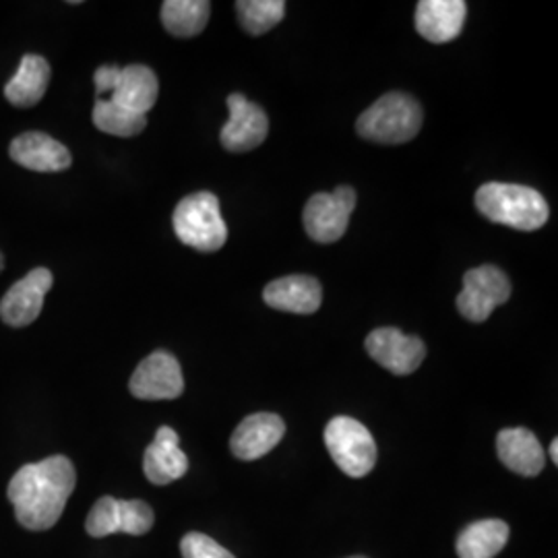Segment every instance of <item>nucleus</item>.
I'll return each instance as SVG.
<instances>
[{
    "mask_svg": "<svg viewBox=\"0 0 558 558\" xmlns=\"http://www.w3.org/2000/svg\"><path fill=\"white\" fill-rule=\"evenodd\" d=\"M75 484L77 474L71 459L52 456L23 465L9 482L7 495L21 525L44 532L57 525Z\"/></svg>",
    "mask_w": 558,
    "mask_h": 558,
    "instance_id": "nucleus-1",
    "label": "nucleus"
},
{
    "mask_svg": "<svg viewBox=\"0 0 558 558\" xmlns=\"http://www.w3.org/2000/svg\"><path fill=\"white\" fill-rule=\"evenodd\" d=\"M476 207L486 220L521 232L539 230L550 216V207L538 191L505 182L482 184L476 193Z\"/></svg>",
    "mask_w": 558,
    "mask_h": 558,
    "instance_id": "nucleus-2",
    "label": "nucleus"
},
{
    "mask_svg": "<svg viewBox=\"0 0 558 558\" xmlns=\"http://www.w3.org/2000/svg\"><path fill=\"white\" fill-rule=\"evenodd\" d=\"M422 129V108L408 94L391 92L360 114V137L383 145H399L414 140Z\"/></svg>",
    "mask_w": 558,
    "mask_h": 558,
    "instance_id": "nucleus-3",
    "label": "nucleus"
},
{
    "mask_svg": "<svg viewBox=\"0 0 558 558\" xmlns=\"http://www.w3.org/2000/svg\"><path fill=\"white\" fill-rule=\"evenodd\" d=\"M172 223L180 242L201 253H216L228 240L220 199L207 191L193 193L180 201Z\"/></svg>",
    "mask_w": 558,
    "mask_h": 558,
    "instance_id": "nucleus-4",
    "label": "nucleus"
},
{
    "mask_svg": "<svg viewBox=\"0 0 558 558\" xmlns=\"http://www.w3.org/2000/svg\"><path fill=\"white\" fill-rule=\"evenodd\" d=\"M325 445L339 470L350 478H364L377 463V442L368 428L350 416H338L325 428Z\"/></svg>",
    "mask_w": 558,
    "mask_h": 558,
    "instance_id": "nucleus-5",
    "label": "nucleus"
},
{
    "mask_svg": "<svg viewBox=\"0 0 558 558\" xmlns=\"http://www.w3.org/2000/svg\"><path fill=\"white\" fill-rule=\"evenodd\" d=\"M154 509L145 500H120L101 497L89 511L85 530L92 538L112 534L143 536L154 527Z\"/></svg>",
    "mask_w": 558,
    "mask_h": 558,
    "instance_id": "nucleus-6",
    "label": "nucleus"
},
{
    "mask_svg": "<svg viewBox=\"0 0 558 558\" xmlns=\"http://www.w3.org/2000/svg\"><path fill=\"white\" fill-rule=\"evenodd\" d=\"M511 296V281L495 265H482L463 276L458 311L472 323H484L493 311Z\"/></svg>",
    "mask_w": 558,
    "mask_h": 558,
    "instance_id": "nucleus-7",
    "label": "nucleus"
},
{
    "mask_svg": "<svg viewBox=\"0 0 558 558\" xmlns=\"http://www.w3.org/2000/svg\"><path fill=\"white\" fill-rule=\"evenodd\" d=\"M356 207V193L350 186H339L333 193H317L304 207V230L317 242L329 244L348 230L350 216Z\"/></svg>",
    "mask_w": 558,
    "mask_h": 558,
    "instance_id": "nucleus-8",
    "label": "nucleus"
},
{
    "mask_svg": "<svg viewBox=\"0 0 558 558\" xmlns=\"http://www.w3.org/2000/svg\"><path fill=\"white\" fill-rule=\"evenodd\" d=\"M364 345L371 359L398 377L412 375L426 359V345L422 339L405 336L396 327L375 329Z\"/></svg>",
    "mask_w": 558,
    "mask_h": 558,
    "instance_id": "nucleus-9",
    "label": "nucleus"
},
{
    "mask_svg": "<svg viewBox=\"0 0 558 558\" xmlns=\"http://www.w3.org/2000/svg\"><path fill=\"white\" fill-rule=\"evenodd\" d=\"M131 393L145 401L177 399L184 391L179 360L168 352H154L141 362L129 383Z\"/></svg>",
    "mask_w": 558,
    "mask_h": 558,
    "instance_id": "nucleus-10",
    "label": "nucleus"
},
{
    "mask_svg": "<svg viewBox=\"0 0 558 558\" xmlns=\"http://www.w3.org/2000/svg\"><path fill=\"white\" fill-rule=\"evenodd\" d=\"M230 119L221 129V145L228 151L242 154L257 149L269 133V119L259 104L246 100L242 94L228 98Z\"/></svg>",
    "mask_w": 558,
    "mask_h": 558,
    "instance_id": "nucleus-11",
    "label": "nucleus"
},
{
    "mask_svg": "<svg viewBox=\"0 0 558 558\" xmlns=\"http://www.w3.org/2000/svg\"><path fill=\"white\" fill-rule=\"evenodd\" d=\"M54 278L48 269L38 267L11 286L0 300V319L11 327H27L40 317L44 299L50 292Z\"/></svg>",
    "mask_w": 558,
    "mask_h": 558,
    "instance_id": "nucleus-12",
    "label": "nucleus"
},
{
    "mask_svg": "<svg viewBox=\"0 0 558 558\" xmlns=\"http://www.w3.org/2000/svg\"><path fill=\"white\" fill-rule=\"evenodd\" d=\"M283 435L286 424L278 414L259 412L240 422L230 440V447L232 453L242 461H255L276 449Z\"/></svg>",
    "mask_w": 558,
    "mask_h": 558,
    "instance_id": "nucleus-13",
    "label": "nucleus"
},
{
    "mask_svg": "<svg viewBox=\"0 0 558 558\" xmlns=\"http://www.w3.org/2000/svg\"><path fill=\"white\" fill-rule=\"evenodd\" d=\"M179 435L170 426H161L143 458V472L156 486H166L182 478L189 470V458L180 449Z\"/></svg>",
    "mask_w": 558,
    "mask_h": 558,
    "instance_id": "nucleus-14",
    "label": "nucleus"
},
{
    "mask_svg": "<svg viewBox=\"0 0 558 558\" xmlns=\"http://www.w3.org/2000/svg\"><path fill=\"white\" fill-rule=\"evenodd\" d=\"M468 15L463 0H420L416 7V32L424 40L447 44L456 40Z\"/></svg>",
    "mask_w": 558,
    "mask_h": 558,
    "instance_id": "nucleus-15",
    "label": "nucleus"
},
{
    "mask_svg": "<svg viewBox=\"0 0 558 558\" xmlns=\"http://www.w3.org/2000/svg\"><path fill=\"white\" fill-rule=\"evenodd\" d=\"M11 160L34 172H60L71 166V151L40 131L23 133L11 143Z\"/></svg>",
    "mask_w": 558,
    "mask_h": 558,
    "instance_id": "nucleus-16",
    "label": "nucleus"
},
{
    "mask_svg": "<svg viewBox=\"0 0 558 558\" xmlns=\"http://www.w3.org/2000/svg\"><path fill=\"white\" fill-rule=\"evenodd\" d=\"M263 300L276 311L313 315L319 311L323 288L311 276H288L267 283L263 290Z\"/></svg>",
    "mask_w": 558,
    "mask_h": 558,
    "instance_id": "nucleus-17",
    "label": "nucleus"
},
{
    "mask_svg": "<svg viewBox=\"0 0 558 558\" xmlns=\"http://www.w3.org/2000/svg\"><path fill=\"white\" fill-rule=\"evenodd\" d=\"M160 83L156 73L145 64H129L120 69L119 81L108 100L114 101L120 108L147 117V112L158 101Z\"/></svg>",
    "mask_w": 558,
    "mask_h": 558,
    "instance_id": "nucleus-18",
    "label": "nucleus"
},
{
    "mask_svg": "<svg viewBox=\"0 0 558 558\" xmlns=\"http://www.w3.org/2000/svg\"><path fill=\"white\" fill-rule=\"evenodd\" d=\"M500 461L519 476L534 478L546 465V453L534 433L527 428H505L497 437Z\"/></svg>",
    "mask_w": 558,
    "mask_h": 558,
    "instance_id": "nucleus-19",
    "label": "nucleus"
},
{
    "mask_svg": "<svg viewBox=\"0 0 558 558\" xmlns=\"http://www.w3.org/2000/svg\"><path fill=\"white\" fill-rule=\"evenodd\" d=\"M50 83V64L40 54H25L17 73L4 85V98L15 108H32L44 98Z\"/></svg>",
    "mask_w": 558,
    "mask_h": 558,
    "instance_id": "nucleus-20",
    "label": "nucleus"
},
{
    "mask_svg": "<svg viewBox=\"0 0 558 558\" xmlns=\"http://www.w3.org/2000/svg\"><path fill=\"white\" fill-rule=\"evenodd\" d=\"M509 539V525L500 519H482L459 534V558H495Z\"/></svg>",
    "mask_w": 558,
    "mask_h": 558,
    "instance_id": "nucleus-21",
    "label": "nucleus"
},
{
    "mask_svg": "<svg viewBox=\"0 0 558 558\" xmlns=\"http://www.w3.org/2000/svg\"><path fill=\"white\" fill-rule=\"evenodd\" d=\"M211 4L207 0H166L161 4V23L177 38H193L209 21Z\"/></svg>",
    "mask_w": 558,
    "mask_h": 558,
    "instance_id": "nucleus-22",
    "label": "nucleus"
},
{
    "mask_svg": "<svg viewBox=\"0 0 558 558\" xmlns=\"http://www.w3.org/2000/svg\"><path fill=\"white\" fill-rule=\"evenodd\" d=\"M94 124L106 135L135 137L147 126V117L129 112V110L117 106L114 101L98 100L94 108Z\"/></svg>",
    "mask_w": 558,
    "mask_h": 558,
    "instance_id": "nucleus-23",
    "label": "nucleus"
},
{
    "mask_svg": "<svg viewBox=\"0 0 558 558\" xmlns=\"http://www.w3.org/2000/svg\"><path fill=\"white\" fill-rule=\"evenodd\" d=\"M242 27L253 34L260 36L269 29H274L279 21L286 15V2L281 0H239L236 2Z\"/></svg>",
    "mask_w": 558,
    "mask_h": 558,
    "instance_id": "nucleus-24",
    "label": "nucleus"
},
{
    "mask_svg": "<svg viewBox=\"0 0 558 558\" xmlns=\"http://www.w3.org/2000/svg\"><path fill=\"white\" fill-rule=\"evenodd\" d=\"M180 553L182 558H236L216 539L199 532H191L180 539Z\"/></svg>",
    "mask_w": 558,
    "mask_h": 558,
    "instance_id": "nucleus-25",
    "label": "nucleus"
},
{
    "mask_svg": "<svg viewBox=\"0 0 558 558\" xmlns=\"http://www.w3.org/2000/svg\"><path fill=\"white\" fill-rule=\"evenodd\" d=\"M119 75L120 66H114V64H104V66L96 71L94 81H96L98 100H108L110 98V94H112V89H114V85L119 81Z\"/></svg>",
    "mask_w": 558,
    "mask_h": 558,
    "instance_id": "nucleus-26",
    "label": "nucleus"
},
{
    "mask_svg": "<svg viewBox=\"0 0 558 558\" xmlns=\"http://www.w3.org/2000/svg\"><path fill=\"white\" fill-rule=\"evenodd\" d=\"M557 449H558V440H553V445H550V458H553V463L557 465L558 463V456H557Z\"/></svg>",
    "mask_w": 558,
    "mask_h": 558,
    "instance_id": "nucleus-27",
    "label": "nucleus"
},
{
    "mask_svg": "<svg viewBox=\"0 0 558 558\" xmlns=\"http://www.w3.org/2000/svg\"><path fill=\"white\" fill-rule=\"evenodd\" d=\"M2 267H4V260H2V255H0V269H2Z\"/></svg>",
    "mask_w": 558,
    "mask_h": 558,
    "instance_id": "nucleus-28",
    "label": "nucleus"
},
{
    "mask_svg": "<svg viewBox=\"0 0 558 558\" xmlns=\"http://www.w3.org/2000/svg\"><path fill=\"white\" fill-rule=\"evenodd\" d=\"M352 558H366V557H352Z\"/></svg>",
    "mask_w": 558,
    "mask_h": 558,
    "instance_id": "nucleus-29",
    "label": "nucleus"
}]
</instances>
